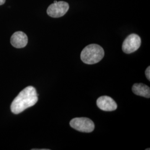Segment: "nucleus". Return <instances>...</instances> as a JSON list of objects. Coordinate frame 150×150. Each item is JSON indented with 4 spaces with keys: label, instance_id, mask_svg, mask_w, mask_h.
Listing matches in <instances>:
<instances>
[{
    "label": "nucleus",
    "instance_id": "f257e3e1",
    "mask_svg": "<svg viewBox=\"0 0 150 150\" xmlns=\"http://www.w3.org/2000/svg\"><path fill=\"white\" fill-rule=\"evenodd\" d=\"M38 101V95L35 88L28 86L22 90L12 102L11 111L15 114L20 113L34 106Z\"/></svg>",
    "mask_w": 150,
    "mask_h": 150
},
{
    "label": "nucleus",
    "instance_id": "f03ea898",
    "mask_svg": "<svg viewBox=\"0 0 150 150\" xmlns=\"http://www.w3.org/2000/svg\"><path fill=\"white\" fill-rule=\"evenodd\" d=\"M105 52L101 46L91 44L83 49L81 53V59L86 64H95L103 58Z\"/></svg>",
    "mask_w": 150,
    "mask_h": 150
},
{
    "label": "nucleus",
    "instance_id": "7ed1b4c3",
    "mask_svg": "<svg viewBox=\"0 0 150 150\" xmlns=\"http://www.w3.org/2000/svg\"><path fill=\"white\" fill-rule=\"evenodd\" d=\"M70 126L73 129L82 132L90 133L95 129V125L90 118L77 117L71 120Z\"/></svg>",
    "mask_w": 150,
    "mask_h": 150
},
{
    "label": "nucleus",
    "instance_id": "20e7f679",
    "mask_svg": "<svg viewBox=\"0 0 150 150\" xmlns=\"http://www.w3.org/2000/svg\"><path fill=\"white\" fill-rule=\"evenodd\" d=\"M141 44V40L139 36L134 33L131 34L123 41L122 51L125 54L133 53L139 48Z\"/></svg>",
    "mask_w": 150,
    "mask_h": 150
},
{
    "label": "nucleus",
    "instance_id": "39448f33",
    "mask_svg": "<svg viewBox=\"0 0 150 150\" xmlns=\"http://www.w3.org/2000/svg\"><path fill=\"white\" fill-rule=\"evenodd\" d=\"M69 9V5L64 1H59L49 6L47 10L48 16L59 18L64 16Z\"/></svg>",
    "mask_w": 150,
    "mask_h": 150
},
{
    "label": "nucleus",
    "instance_id": "423d86ee",
    "mask_svg": "<svg viewBox=\"0 0 150 150\" xmlns=\"http://www.w3.org/2000/svg\"><path fill=\"white\" fill-rule=\"evenodd\" d=\"M98 107L105 111H113L117 109V105L116 102L110 97L103 96L97 100Z\"/></svg>",
    "mask_w": 150,
    "mask_h": 150
},
{
    "label": "nucleus",
    "instance_id": "0eeeda50",
    "mask_svg": "<svg viewBox=\"0 0 150 150\" xmlns=\"http://www.w3.org/2000/svg\"><path fill=\"white\" fill-rule=\"evenodd\" d=\"M27 43L28 38L24 32L17 31L14 33L11 37V45L15 48H23L27 45Z\"/></svg>",
    "mask_w": 150,
    "mask_h": 150
},
{
    "label": "nucleus",
    "instance_id": "6e6552de",
    "mask_svg": "<svg viewBox=\"0 0 150 150\" xmlns=\"http://www.w3.org/2000/svg\"><path fill=\"white\" fill-rule=\"evenodd\" d=\"M132 90L134 93L137 96L146 98L150 97V87L143 83H135L132 86Z\"/></svg>",
    "mask_w": 150,
    "mask_h": 150
},
{
    "label": "nucleus",
    "instance_id": "1a4fd4ad",
    "mask_svg": "<svg viewBox=\"0 0 150 150\" xmlns=\"http://www.w3.org/2000/svg\"><path fill=\"white\" fill-rule=\"evenodd\" d=\"M145 75L149 81L150 80V67L149 66L145 71Z\"/></svg>",
    "mask_w": 150,
    "mask_h": 150
},
{
    "label": "nucleus",
    "instance_id": "9d476101",
    "mask_svg": "<svg viewBox=\"0 0 150 150\" xmlns=\"http://www.w3.org/2000/svg\"><path fill=\"white\" fill-rule=\"evenodd\" d=\"M6 0H0V5H2L5 3Z\"/></svg>",
    "mask_w": 150,
    "mask_h": 150
}]
</instances>
